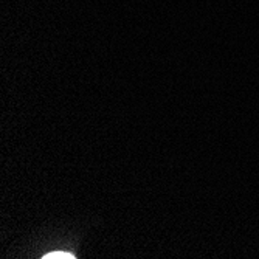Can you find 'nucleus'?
<instances>
[{
    "mask_svg": "<svg viewBox=\"0 0 259 259\" xmlns=\"http://www.w3.org/2000/svg\"><path fill=\"white\" fill-rule=\"evenodd\" d=\"M44 259H75V256L67 251H52V253H47Z\"/></svg>",
    "mask_w": 259,
    "mask_h": 259,
    "instance_id": "obj_1",
    "label": "nucleus"
}]
</instances>
